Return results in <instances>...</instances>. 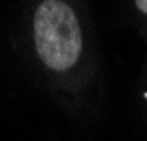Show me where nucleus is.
<instances>
[{"mask_svg": "<svg viewBox=\"0 0 147 141\" xmlns=\"http://www.w3.org/2000/svg\"><path fill=\"white\" fill-rule=\"evenodd\" d=\"M36 54L50 70L64 72L78 64L82 54V28L74 8L64 0H44L34 12Z\"/></svg>", "mask_w": 147, "mask_h": 141, "instance_id": "f257e3e1", "label": "nucleus"}, {"mask_svg": "<svg viewBox=\"0 0 147 141\" xmlns=\"http://www.w3.org/2000/svg\"><path fill=\"white\" fill-rule=\"evenodd\" d=\"M135 6H137V8L147 16V0H135Z\"/></svg>", "mask_w": 147, "mask_h": 141, "instance_id": "f03ea898", "label": "nucleus"}]
</instances>
